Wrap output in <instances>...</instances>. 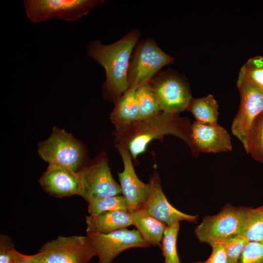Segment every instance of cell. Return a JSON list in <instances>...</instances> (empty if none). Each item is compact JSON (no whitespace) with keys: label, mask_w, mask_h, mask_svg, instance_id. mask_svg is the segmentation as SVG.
<instances>
[{"label":"cell","mask_w":263,"mask_h":263,"mask_svg":"<svg viewBox=\"0 0 263 263\" xmlns=\"http://www.w3.org/2000/svg\"><path fill=\"white\" fill-rule=\"evenodd\" d=\"M121 157L123 170L118 173L120 186L123 196L126 199L131 212L141 209L146 203L150 191L149 184L141 181L133 168L132 156L124 146L115 144Z\"/></svg>","instance_id":"obj_12"},{"label":"cell","mask_w":263,"mask_h":263,"mask_svg":"<svg viewBox=\"0 0 263 263\" xmlns=\"http://www.w3.org/2000/svg\"><path fill=\"white\" fill-rule=\"evenodd\" d=\"M240 260L239 263H263V242H249Z\"/></svg>","instance_id":"obj_27"},{"label":"cell","mask_w":263,"mask_h":263,"mask_svg":"<svg viewBox=\"0 0 263 263\" xmlns=\"http://www.w3.org/2000/svg\"><path fill=\"white\" fill-rule=\"evenodd\" d=\"M212 252L205 261H197L195 263H229L223 244L216 242L212 245Z\"/></svg>","instance_id":"obj_29"},{"label":"cell","mask_w":263,"mask_h":263,"mask_svg":"<svg viewBox=\"0 0 263 263\" xmlns=\"http://www.w3.org/2000/svg\"><path fill=\"white\" fill-rule=\"evenodd\" d=\"M42 188L56 198L80 196L81 183L78 172L60 166L49 165L39 180Z\"/></svg>","instance_id":"obj_15"},{"label":"cell","mask_w":263,"mask_h":263,"mask_svg":"<svg viewBox=\"0 0 263 263\" xmlns=\"http://www.w3.org/2000/svg\"><path fill=\"white\" fill-rule=\"evenodd\" d=\"M179 228L178 222L167 226L164 231L161 246L165 263H181L176 248Z\"/></svg>","instance_id":"obj_24"},{"label":"cell","mask_w":263,"mask_h":263,"mask_svg":"<svg viewBox=\"0 0 263 263\" xmlns=\"http://www.w3.org/2000/svg\"><path fill=\"white\" fill-rule=\"evenodd\" d=\"M256 209L259 211L263 213V205L256 208Z\"/></svg>","instance_id":"obj_31"},{"label":"cell","mask_w":263,"mask_h":263,"mask_svg":"<svg viewBox=\"0 0 263 263\" xmlns=\"http://www.w3.org/2000/svg\"><path fill=\"white\" fill-rule=\"evenodd\" d=\"M87 233L107 234L133 225L132 213L116 210L86 217Z\"/></svg>","instance_id":"obj_16"},{"label":"cell","mask_w":263,"mask_h":263,"mask_svg":"<svg viewBox=\"0 0 263 263\" xmlns=\"http://www.w3.org/2000/svg\"><path fill=\"white\" fill-rule=\"evenodd\" d=\"M247 79L263 90V56L250 58L241 68L239 72Z\"/></svg>","instance_id":"obj_25"},{"label":"cell","mask_w":263,"mask_h":263,"mask_svg":"<svg viewBox=\"0 0 263 263\" xmlns=\"http://www.w3.org/2000/svg\"><path fill=\"white\" fill-rule=\"evenodd\" d=\"M225 247L229 263H238L243 251L249 242L245 238L235 235L220 242Z\"/></svg>","instance_id":"obj_26"},{"label":"cell","mask_w":263,"mask_h":263,"mask_svg":"<svg viewBox=\"0 0 263 263\" xmlns=\"http://www.w3.org/2000/svg\"><path fill=\"white\" fill-rule=\"evenodd\" d=\"M114 105L110 114L111 120L115 127L114 130H120L137 120L138 106L136 89H128Z\"/></svg>","instance_id":"obj_17"},{"label":"cell","mask_w":263,"mask_h":263,"mask_svg":"<svg viewBox=\"0 0 263 263\" xmlns=\"http://www.w3.org/2000/svg\"><path fill=\"white\" fill-rule=\"evenodd\" d=\"M103 0H25L27 17L33 23L53 19L76 21L87 15Z\"/></svg>","instance_id":"obj_6"},{"label":"cell","mask_w":263,"mask_h":263,"mask_svg":"<svg viewBox=\"0 0 263 263\" xmlns=\"http://www.w3.org/2000/svg\"><path fill=\"white\" fill-rule=\"evenodd\" d=\"M13 263H42L36 257V255H26L22 254L17 250L15 254Z\"/></svg>","instance_id":"obj_30"},{"label":"cell","mask_w":263,"mask_h":263,"mask_svg":"<svg viewBox=\"0 0 263 263\" xmlns=\"http://www.w3.org/2000/svg\"><path fill=\"white\" fill-rule=\"evenodd\" d=\"M150 187L148 199L142 209L167 226L179 223L181 221L195 222L197 215L183 213L173 207L165 197L161 186L159 174L154 172L149 183Z\"/></svg>","instance_id":"obj_14"},{"label":"cell","mask_w":263,"mask_h":263,"mask_svg":"<svg viewBox=\"0 0 263 263\" xmlns=\"http://www.w3.org/2000/svg\"><path fill=\"white\" fill-rule=\"evenodd\" d=\"M138 106L137 120L155 115L161 112L157 96L150 83L136 89Z\"/></svg>","instance_id":"obj_21"},{"label":"cell","mask_w":263,"mask_h":263,"mask_svg":"<svg viewBox=\"0 0 263 263\" xmlns=\"http://www.w3.org/2000/svg\"><path fill=\"white\" fill-rule=\"evenodd\" d=\"M237 235L249 242H263V213L245 207L242 225Z\"/></svg>","instance_id":"obj_20"},{"label":"cell","mask_w":263,"mask_h":263,"mask_svg":"<svg viewBox=\"0 0 263 263\" xmlns=\"http://www.w3.org/2000/svg\"><path fill=\"white\" fill-rule=\"evenodd\" d=\"M187 110L191 112L196 121L207 124H217L219 106L212 94L201 98H192Z\"/></svg>","instance_id":"obj_19"},{"label":"cell","mask_w":263,"mask_h":263,"mask_svg":"<svg viewBox=\"0 0 263 263\" xmlns=\"http://www.w3.org/2000/svg\"><path fill=\"white\" fill-rule=\"evenodd\" d=\"M174 61V58L163 51L153 38H147L138 42L129 63L128 89H137L150 83L163 67Z\"/></svg>","instance_id":"obj_4"},{"label":"cell","mask_w":263,"mask_h":263,"mask_svg":"<svg viewBox=\"0 0 263 263\" xmlns=\"http://www.w3.org/2000/svg\"><path fill=\"white\" fill-rule=\"evenodd\" d=\"M88 203V211L89 215L92 216L111 211L122 210L130 212L128 203L123 195L93 199Z\"/></svg>","instance_id":"obj_23"},{"label":"cell","mask_w":263,"mask_h":263,"mask_svg":"<svg viewBox=\"0 0 263 263\" xmlns=\"http://www.w3.org/2000/svg\"><path fill=\"white\" fill-rule=\"evenodd\" d=\"M15 249L11 238L5 234L0 235V263H13Z\"/></svg>","instance_id":"obj_28"},{"label":"cell","mask_w":263,"mask_h":263,"mask_svg":"<svg viewBox=\"0 0 263 263\" xmlns=\"http://www.w3.org/2000/svg\"><path fill=\"white\" fill-rule=\"evenodd\" d=\"M78 173L81 183L80 196L87 203L93 199L122 194L120 185L112 175L107 154L105 152L99 154Z\"/></svg>","instance_id":"obj_8"},{"label":"cell","mask_w":263,"mask_h":263,"mask_svg":"<svg viewBox=\"0 0 263 263\" xmlns=\"http://www.w3.org/2000/svg\"><path fill=\"white\" fill-rule=\"evenodd\" d=\"M161 111L179 114L187 110L192 98L187 78L172 69L158 73L150 82Z\"/></svg>","instance_id":"obj_5"},{"label":"cell","mask_w":263,"mask_h":263,"mask_svg":"<svg viewBox=\"0 0 263 263\" xmlns=\"http://www.w3.org/2000/svg\"><path fill=\"white\" fill-rule=\"evenodd\" d=\"M140 36L139 31L133 29L113 43L104 45L95 40L91 41L87 46L88 56L105 71L106 79L103 85L104 96L114 104L128 89L129 63Z\"/></svg>","instance_id":"obj_2"},{"label":"cell","mask_w":263,"mask_h":263,"mask_svg":"<svg viewBox=\"0 0 263 263\" xmlns=\"http://www.w3.org/2000/svg\"><path fill=\"white\" fill-rule=\"evenodd\" d=\"M191 125L187 117L161 111L155 115L137 120L127 127L114 130V135L116 144L126 148L133 160L146 151L152 140H162L166 135L180 138L188 145L193 154L194 149L190 139Z\"/></svg>","instance_id":"obj_1"},{"label":"cell","mask_w":263,"mask_h":263,"mask_svg":"<svg viewBox=\"0 0 263 263\" xmlns=\"http://www.w3.org/2000/svg\"><path fill=\"white\" fill-rule=\"evenodd\" d=\"M98 258V263H112L121 252L132 247H148L137 230L120 229L112 232L87 233Z\"/></svg>","instance_id":"obj_11"},{"label":"cell","mask_w":263,"mask_h":263,"mask_svg":"<svg viewBox=\"0 0 263 263\" xmlns=\"http://www.w3.org/2000/svg\"></svg>","instance_id":"obj_32"},{"label":"cell","mask_w":263,"mask_h":263,"mask_svg":"<svg viewBox=\"0 0 263 263\" xmlns=\"http://www.w3.org/2000/svg\"><path fill=\"white\" fill-rule=\"evenodd\" d=\"M35 255L42 263H88L96 253L87 235H74L46 242Z\"/></svg>","instance_id":"obj_7"},{"label":"cell","mask_w":263,"mask_h":263,"mask_svg":"<svg viewBox=\"0 0 263 263\" xmlns=\"http://www.w3.org/2000/svg\"><path fill=\"white\" fill-rule=\"evenodd\" d=\"M133 225H135L143 240L150 246H161L164 231L167 226L142 209L132 212Z\"/></svg>","instance_id":"obj_18"},{"label":"cell","mask_w":263,"mask_h":263,"mask_svg":"<svg viewBox=\"0 0 263 263\" xmlns=\"http://www.w3.org/2000/svg\"><path fill=\"white\" fill-rule=\"evenodd\" d=\"M244 207L225 206L218 213L205 217L195 229L201 243L211 246L231 236L237 235L241 228Z\"/></svg>","instance_id":"obj_10"},{"label":"cell","mask_w":263,"mask_h":263,"mask_svg":"<svg viewBox=\"0 0 263 263\" xmlns=\"http://www.w3.org/2000/svg\"><path fill=\"white\" fill-rule=\"evenodd\" d=\"M190 139L193 155L200 152L219 153L231 151V137L227 131L218 123L207 124L196 121L191 124Z\"/></svg>","instance_id":"obj_13"},{"label":"cell","mask_w":263,"mask_h":263,"mask_svg":"<svg viewBox=\"0 0 263 263\" xmlns=\"http://www.w3.org/2000/svg\"><path fill=\"white\" fill-rule=\"evenodd\" d=\"M245 151L263 163V112L254 120L248 132Z\"/></svg>","instance_id":"obj_22"},{"label":"cell","mask_w":263,"mask_h":263,"mask_svg":"<svg viewBox=\"0 0 263 263\" xmlns=\"http://www.w3.org/2000/svg\"><path fill=\"white\" fill-rule=\"evenodd\" d=\"M237 86L240 94V104L231 125V132L245 150L250 127L255 118L263 112V90L240 72Z\"/></svg>","instance_id":"obj_9"},{"label":"cell","mask_w":263,"mask_h":263,"mask_svg":"<svg viewBox=\"0 0 263 263\" xmlns=\"http://www.w3.org/2000/svg\"><path fill=\"white\" fill-rule=\"evenodd\" d=\"M38 152L49 165L78 172L84 167L87 152L84 145L64 129L54 127L50 136L38 144Z\"/></svg>","instance_id":"obj_3"}]
</instances>
